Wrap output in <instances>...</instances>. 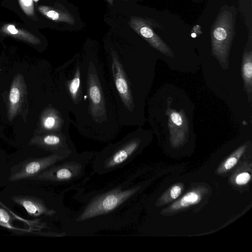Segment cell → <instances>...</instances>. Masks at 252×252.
<instances>
[{
    "label": "cell",
    "instance_id": "obj_23",
    "mask_svg": "<svg viewBox=\"0 0 252 252\" xmlns=\"http://www.w3.org/2000/svg\"><path fill=\"white\" fill-rule=\"evenodd\" d=\"M8 30L12 34H16L18 33V30L16 29L15 27L13 25H9L8 27Z\"/></svg>",
    "mask_w": 252,
    "mask_h": 252
},
{
    "label": "cell",
    "instance_id": "obj_5",
    "mask_svg": "<svg viewBox=\"0 0 252 252\" xmlns=\"http://www.w3.org/2000/svg\"><path fill=\"white\" fill-rule=\"evenodd\" d=\"M94 152L75 153L59 161L31 180L67 184L80 178L87 164L93 159Z\"/></svg>",
    "mask_w": 252,
    "mask_h": 252
},
{
    "label": "cell",
    "instance_id": "obj_6",
    "mask_svg": "<svg viewBox=\"0 0 252 252\" xmlns=\"http://www.w3.org/2000/svg\"><path fill=\"white\" fill-rule=\"evenodd\" d=\"M138 189L135 187L123 189L119 187L98 194L85 207L77 221L86 220L112 212L132 197Z\"/></svg>",
    "mask_w": 252,
    "mask_h": 252
},
{
    "label": "cell",
    "instance_id": "obj_15",
    "mask_svg": "<svg viewBox=\"0 0 252 252\" xmlns=\"http://www.w3.org/2000/svg\"><path fill=\"white\" fill-rule=\"evenodd\" d=\"M242 71L245 88L247 92L251 94L252 81V53L251 50L247 51L244 54Z\"/></svg>",
    "mask_w": 252,
    "mask_h": 252
},
{
    "label": "cell",
    "instance_id": "obj_4",
    "mask_svg": "<svg viewBox=\"0 0 252 252\" xmlns=\"http://www.w3.org/2000/svg\"><path fill=\"white\" fill-rule=\"evenodd\" d=\"M236 15L234 5H223L211 28L212 53L222 63L226 62L235 36Z\"/></svg>",
    "mask_w": 252,
    "mask_h": 252
},
{
    "label": "cell",
    "instance_id": "obj_10",
    "mask_svg": "<svg viewBox=\"0 0 252 252\" xmlns=\"http://www.w3.org/2000/svg\"><path fill=\"white\" fill-rule=\"evenodd\" d=\"M63 158L52 154L45 157L28 158L12 168L8 180L12 182L31 180Z\"/></svg>",
    "mask_w": 252,
    "mask_h": 252
},
{
    "label": "cell",
    "instance_id": "obj_1",
    "mask_svg": "<svg viewBox=\"0 0 252 252\" xmlns=\"http://www.w3.org/2000/svg\"><path fill=\"white\" fill-rule=\"evenodd\" d=\"M84 87L82 119L76 127L83 136L101 142L114 139L122 126L104 63L95 56L81 60Z\"/></svg>",
    "mask_w": 252,
    "mask_h": 252
},
{
    "label": "cell",
    "instance_id": "obj_26",
    "mask_svg": "<svg viewBox=\"0 0 252 252\" xmlns=\"http://www.w3.org/2000/svg\"><path fill=\"white\" fill-rule=\"evenodd\" d=\"M35 1H38V0H34Z\"/></svg>",
    "mask_w": 252,
    "mask_h": 252
},
{
    "label": "cell",
    "instance_id": "obj_24",
    "mask_svg": "<svg viewBox=\"0 0 252 252\" xmlns=\"http://www.w3.org/2000/svg\"><path fill=\"white\" fill-rule=\"evenodd\" d=\"M21 1L26 6H29L32 4V0H21Z\"/></svg>",
    "mask_w": 252,
    "mask_h": 252
},
{
    "label": "cell",
    "instance_id": "obj_18",
    "mask_svg": "<svg viewBox=\"0 0 252 252\" xmlns=\"http://www.w3.org/2000/svg\"><path fill=\"white\" fill-rule=\"evenodd\" d=\"M170 120L171 124H172L175 127H181L183 124V119L181 114L174 111L170 113Z\"/></svg>",
    "mask_w": 252,
    "mask_h": 252
},
{
    "label": "cell",
    "instance_id": "obj_16",
    "mask_svg": "<svg viewBox=\"0 0 252 252\" xmlns=\"http://www.w3.org/2000/svg\"><path fill=\"white\" fill-rule=\"evenodd\" d=\"M252 0H239V9L249 31V38H252Z\"/></svg>",
    "mask_w": 252,
    "mask_h": 252
},
{
    "label": "cell",
    "instance_id": "obj_19",
    "mask_svg": "<svg viewBox=\"0 0 252 252\" xmlns=\"http://www.w3.org/2000/svg\"><path fill=\"white\" fill-rule=\"evenodd\" d=\"M251 179L250 175L247 172L242 173L239 174L236 178V183L238 185H244L246 184Z\"/></svg>",
    "mask_w": 252,
    "mask_h": 252
},
{
    "label": "cell",
    "instance_id": "obj_27",
    "mask_svg": "<svg viewBox=\"0 0 252 252\" xmlns=\"http://www.w3.org/2000/svg\"></svg>",
    "mask_w": 252,
    "mask_h": 252
},
{
    "label": "cell",
    "instance_id": "obj_12",
    "mask_svg": "<svg viewBox=\"0 0 252 252\" xmlns=\"http://www.w3.org/2000/svg\"><path fill=\"white\" fill-rule=\"evenodd\" d=\"M26 93L24 78L21 74L15 76L8 96V118L12 121L21 108Z\"/></svg>",
    "mask_w": 252,
    "mask_h": 252
},
{
    "label": "cell",
    "instance_id": "obj_2",
    "mask_svg": "<svg viewBox=\"0 0 252 252\" xmlns=\"http://www.w3.org/2000/svg\"><path fill=\"white\" fill-rule=\"evenodd\" d=\"M141 129L130 132L122 139L110 143L94 152L93 169L100 175L121 168L129 163L139 152L142 144Z\"/></svg>",
    "mask_w": 252,
    "mask_h": 252
},
{
    "label": "cell",
    "instance_id": "obj_9",
    "mask_svg": "<svg viewBox=\"0 0 252 252\" xmlns=\"http://www.w3.org/2000/svg\"><path fill=\"white\" fill-rule=\"evenodd\" d=\"M128 24L153 47L168 56H174L171 49L154 31V28L161 29L162 25L154 20L136 16H131Z\"/></svg>",
    "mask_w": 252,
    "mask_h": 252
},
{
    "label": "cell",
    "instance_id": "obj_22",
    "mask_svg": "<svg viewBox=\"0 0 252 252\" xmlns=\"http://www.w3.org/2000/svg\"><path fill=\"white\" fill-rule=\"evenodd\" d=\"M201 27L199 25L195 26L191 31V36L193 38H196L201 33Z\"/></svg>",
    "mask_w": 252,
    "mask_h": 252
},
{
    "label": "cell",
    "instance_id": "obj_3",
    "mask_svg": "<svg viewBox=\"0 0 252 252\" xmlns=\"http://www.w3.org/2000/svg\"><path fill=\"white\" fill-rule=\"evenodd\" d=\"M59 89L69 112L75 117L71 124L76 128L81 122L84 110V87L79 58H73L61 67Z\"/></svg>",
    "mask_w": 252,
    "mask_h": 252
},
{
    "label": "cell",
    "instance_id": "obj_11",
    "mask_svg": "<svg viewBox=\"0 0 252 252\" xmlns=\"http://www.w3.org/2000/svg\"><path fill=\"white\" fill-rule=\"evenodd\" d=\"M12 200L23 207L29 216L33 218L51 216L56 213L52 209L48 208L43 200L32 195H14Z\"/></svg>",
    "mask_w": 252,
    "mask_h": 252
},
{
    "label": "cell",
    "instance_id": "obj_25",
    "mask_svg": "<svg viewBox=\"0 0 252 252\" xmlns=\"http://www.w3.org/2000/svg\"><path fill=\"white\" fill-rule=\"evenodd\" d=\"M107 2L110 4V5H112L114 2V0H106Z\"/></svg>",
    "mask_w": 252,
    "mask_h": 252
},
{
    "label": "cell",
    "instance_id": "obj_17",
    "mask_svg": "<svg viewBox=\"0 0 252 252\" xmlns=\"http://www.w3.org/2000/svg\"><path fill=\"white\" fill-rule=\"evenodd\" d=\"M198 195L195 192H191L185 195L181 200L180 206L187 207L194 204L198 201Z\"/></svg>",
    "mask_w": 252,
    "mask_h": 252
},
{
    "label": "cell",
    "instance_id": "obj_20",
    "mask_svg": "<svg viewBox=\"0 0 252 252\" xmlns=\"http://www.w3.org/2000/svg\"><path fill=\"white\" fill-rule=\"evenodd\" d=\"M237 159L235 157H230L225 162L224 167L226 169H230L232 168L237 163Z\"/></svg>",
    "mask_w": 252,
    "mask_h": 252
},
{
    "label": "cell",
    "instance_id": "obj_13",
    "mask_svg": "<svg viewBox=\"0 0 252 252\" xmlns=\"http://www.w3.org/2000/svg\"><path fill=\"white\" fill-rule=\"evenodd\" d=\"M16 220L24 221L32 229H34L38 225L37 220L32 221L28 220H25L24 219L17 216L16 214L12 212L0 201V225L19 234L21 233L30 232L29 230L15 227L13 225V222Z\"/></svg>",
    "mask_w": 252,
    "mask_h": 252
},
{
    "label": "cell",
    "instance_id": "obj_7",
    "mask_svg": "<svg viewBox=\"0 0 252 252\" xmlns=\"http://www.w3.org/2000/svg\"><path fill=\"white\" fill-rule=\"evenodd\" d=\"M69 113L63 98L57 106H50L46 108L40 117L41 132L69 134V126L72 123Z\"/></svg>",
    "mask_w": 252,
    "mask_h": 252
},
{
    "label": "cell",
    "instance_id": "obj_8",
    "mask_svg": "<svg viewBox=\"0 0 252 252\" xmlns=\"http://www.w3.org/2000/svg\"><path fill=\"white\" fill-rule=\"evenodd\" d=\"M30 145L38 147L63 158L77 153L69 134L62 133H45L32 138Z\"/></svg>",
    "mask_w": 252,
    "mask_h": 252
},
{
    "label": "cell",
    "instance_id": "obj_14",
    "mask_svg": "<svg viewBox=\"0 0 252 252\" xmlns=\"http://www.w3.org/2000/svg\"><path fill=\"white\" fill-rule=\"evenodd\" d=\"M42 11L46 16L52 20L66 23L73 25L75 21V18L65 7L61 6V7L51 8L48 7L42 8Z\"/></svg>",
    "mask_w": 252,
    "mask_h": 252
},
{
    "label": "cell",
    "instance_id": "obj_21",
    "mask_svg": "<svg viewBox=\"0 0 252 252\" xmlns=\"http://www.w3.org/2000/svg\"><path fill=\"white\" fill-rule=\"evenodd\" d=\"M181 192V189L178 186L173 187L170 191L171 197L173 199H176L179 197Z\"/></svg>",
    "mask_w": 252,
    "mask_h": 252
}]
</instances>
